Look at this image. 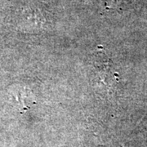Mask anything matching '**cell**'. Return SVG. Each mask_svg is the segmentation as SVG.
<instances>
[{
	"label": "cell",
	"instance_id": "1",
	"mask_svg": "<svg viewBox=\"0 0 147 147\" xmlns=\"http://www.w3.org/2000/svg\"><path fill=\"white\" fill-rule=\"evenodd\" d=\"M92 65L95 70L96 83L102 88L109 90L112 88L118 79V74L110 59L102 49L97 51L94 55Z\"/></svg>",
	"mask_w": 147,
	"mask_h": 147
}]
</instances>
